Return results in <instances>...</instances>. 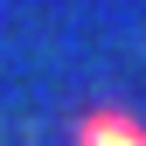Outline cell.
Returning a JSON list of instances; mask_svg holds the SVG:
<instances>
[{"mask_svg":"<svg viewBox=\"0 0 146 146\" xmlns=\"http://www.w3.org/2000/svg\"><path fill=\"white\" fill-rule=\"evenodd\" d=\"M70 139L77 146H146V125L132 111H118V104H98V111H84L70 125Z\"/></svg>","mask_w":146,"mask_h":146,"instance_id":"1","label":"cell"}]
</instances>
